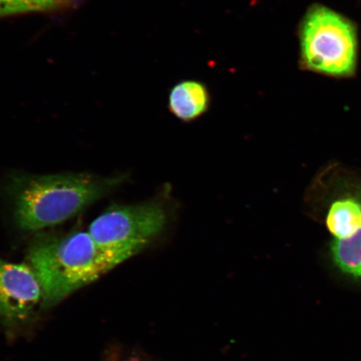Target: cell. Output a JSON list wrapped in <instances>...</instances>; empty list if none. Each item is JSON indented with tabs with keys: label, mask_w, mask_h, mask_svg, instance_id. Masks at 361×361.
<instances>
[{
	"label": "cell",
	"mask_w": 361,
	"mask_h": 361,
	"mask_svg": "<svg viewBox=\"0 0 361 361\" xmlns=\"http://www.w3.org/2000/svg\"><path fill=\"white\" fill-rule=\"evenodd\" d=\"M124 180L89 173L13 175L8 188L17 227L36 232L64 223Z\"/></svg>",
	"instance_id": "obj_1"
},
{
	"label": "cell",
	"mask_w": 361,
	"mask_h": 361,
	"mask_svg": "<svg viewBox=\"0 0 361 361\" xmlns=\"http://www.w3.org/2000/svg\"><path fill=\"white\" fill-rule=\"evenodd\" d=\"M29 264L42 284L43 307H51L116 267L88 231L42 234L28 250Z\"/></svg>",
	"instance_id": "obj_2"
},
{
	"label": "cell",
	"mask_w": 361,
	"mask_h": 361,
	"mask_svg": "<svg viewBox=\"0 0 361 361\" xmlns=\"http://www.w3.org/2000/svg\"><path fill=\"white\" fill-rule=\"evenodd\" d=\"M177 209L171 188L166 184L155 200L111 207L92 221L88 233L119 265L168 233Z\"/></svg>",
	"instance_id": "obj_3"
},
{
	"label": "cell",
	"mask_w": 361,
	"mask_h": 361,
	"mask_svg": "<svg viewBox=\"0 0 361 361\" xmlns=\"http://www.w3.org/2000/svg\"><path fill=\"white\" fill-rule=\"evenodd\" d=\"M299 39L304 69L338 78L353 75L357 38L345 17L322 6L310 7L301 20Z\"/></svg>",
	"instance_id": "obj_4"
},
{
	"label": "cell",
	"mask_w": 361,
	"mask_h": 361,
	"mask_svg": "<svg viewBox=\"0 0 361 361\" xmlns=\"http://www.w3.org/2000/svg\"><path fill=\"white\" fill-rule=\"evenodd\" d=\"M42 301V284L31 266L0 259V318L24 322Z\"/></svg>",
	"instance_id": "obj_5"
},
{
	"label": "cell",
	"mask_w": 361,
	"mask_h": 361,
	"mask_svg": "<svg viewBox=\"0 0 361 361\" xmlns=\"http://www.w3.org/2000/svg\"><path fill=\"white\" fill-rule=\"evenodd\" d=\"M212 96L205 83L183 80L171 88L168 107L171 115L184 123H191L209 111Z\"/></svg>",
	"instance_id": "obj_6"
},
{
	"label": "cell",
	"mask_w": 361,
	"mask_h": 361,
	"mask_svg": "<svg viewBox=\"0 0 361 361\" xmlns=\"http://www.w3.org/2000/svg\"><path fill=\"white\" fill-rule=\"evenodd\" d=\"M326 222L334 239L350 237L361 226V203L354 198H345L333 202Z\"/></svg>",
	"instance_id": "obj_7"
},
{
	"label": "cell",
	"mask_w": 361,
	"mask_h": 361,
	"mask_svg": "<svg viewBox=\"0 0 361 361\" xmlns=\"http://www.w3.org/2000/svg\"><path fill=\"white\" fill-rule=\"evenodd\" d=\"M334 261L343 272L361 279V226L345 239H334L331 245Z\"/></svg>",
	"instance_id": "obj_8"
},
{
	"label": "cell",
	"mask_w": 361,
	"mask_h": 361,
	"mask_svg": "<svg viewBox=\"0 0 361 361\" xmlns=\"http://www.w3.org/2000/svg\"><path fill=\"white\" fill-rule=\"evenodd\" d=\"M78 0H0V18L63 10Z\"/></svg>",
	"instance_id": "obj_9"
}]
</instances>
